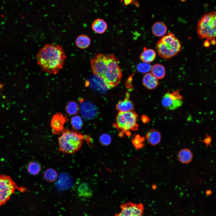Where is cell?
I'll use <instances>...</instances> for the list:
<instances>
[{
	"label": "cell",
	"instance_id": "cell-4",
	"mask_svg": "<svg viewBox=\"0 0 216 216\" xmlns=\"http://www.w3.org/2000/svg\"><path fill=\"white\" fill-rule=\"evenodd\" d=\"M58 139L59 150L63 153L72 154L77 151L82 144L83 137L74 130L65 129Z\"/></svg>",
	"mask_w": 216,
	"mask_h": 216
},
{
	"label": "cell",
	"instance_id": "cell-2",
	"mask_svg": "<svg viewBox=\"0 0 216 216\" xmlns=\"http://www.w3.org/2000/svg\"><path fill=\"white\" fill-rule=\"evenodd\" d=\"M66 58L62 47L53 44H45L36 56L37 63L41 69L53 74H57L62 68Z\"/></svg>",
	"mask_w": 216,
	"mask_h": 216
},
{
	"label": "cell",
	"instance_id": "cell-28",
	"mask_svg": "<svg viewBox=\"0 0 216 216\" xmlns=\"http://www.w3.org/2000/svg\"><path fill=\"white\" fill-rule=\"evenodd\" d=\"M99 140L101 143L104 146L108 145L110 143L111 140L110 136L106 134H102L100 136Z\"/></svg>",
	"mask_w": 216,
	"mask_h": 216
},
{
	"label": "cell",
	"instance_id": "cell-17",
	"mask_svg": "<svg viewBox=\"0 0 216 216\" xmlns=\"http://www.w3.org/2000/svg\"><path fill=\"white\" fill-rule=\"evenodd\" d=\"M193 157V154L188 149L184 148L181 150L178 154L179 161L183 164H187L190 162Z\"/></svg>",
	"mask_w": 216,
	"mask_h": 216
},
{
	"label": "cell",
	"instance_id": "cell-27",
	"mask_svg": "<svg viewBox=\"0 0 216 216\" xmlns=\"http://www.w3.org/2000/svg\"><path fill=\"white\" fill-rule=\"evenodd\" d=\"M144 140L143 137H141L139 135H136L133 140V142L136 148H140L144 146L143 142Z\"/></svg>",
	"mask_w": 216,
	"mask_h": 216
},
{
	"label": "cell",
	"instance_id": "cell-26",
	"mask_svg": "<svg viewBox=\"0 0 216 216\" xmlns=\"http://www.w3.org/2000/svg\"><path fill=\"white\" fill-rule=\"evenodd\" d=\"M152 66L148 63L143 62L139 64L137 66V70L142 73L146 74L150 71Z\"/></svg>",
	"mask_w": 216,
	"mask_h": 216
},
{
	"label": "cell",
	"instance_id": "cell-21",
	"mask_svg": "<svg viewBox=\"0 0 216 216\" xmlns=\"http://www.w3.org/2000/svg\"><path fill=\"white\" fill-rule=\"evenodd\" d=\"M80 108L78 104L74 101L69 102L66 107V110L67 113L70 115H74L79 112Z\"/></svg>",
	"mask_w": 216,
	"mask_h": 216
},
{
	"label": "cell",
	"instance_id": "cell-25",
	"mask_svg": "<svg viewBox=\"0 0 216 216\" xmlns=\"http://www.w3.org/2000/svg\"><path fill=\"white\" fill-rule=\"evenodd\" d=\"M71 124L74 129L78 130L81 128L83 125V122L80 116H76L71 118Z\"/></svg>",
	"mask_w": 216,
	"mask_h": 216
},
{
	"label": "cell",
	"instance_id": "cell-29",
	"mask_svg": "<svg viewBox=\"0 0 216 216\" xmlns=\"http://www.w3.org/2000/svg\"><path fill=\"white\" fill-rule=\"evenodd\" d=\"M201 141L204 142L206 144L207 147L208 146H211V142L212 141V137L208 135L207 134H206V136L204 137V139Z\"/></svg>",
	"mask_w": 216,
	"mask_h": 216
},
{
	"label": "cell",
	"instance_id": "cell-15",
	"mask_svg": "<svg viewBox=\"0 0 216 216\" xmlns=\"http://www.w3.org/2000/svg\"><path fill=\"white\" fill-rule=\"evenodd\" d=\"M152 31L154 36L158 37H163L166 33L167 27L164 22L158 21L152 25Z\"/></svg>",
	"mask_w": 216,
	"mask_h": 216
},
{
	"label": "cell",
	"instance_id": "cell-19",
	"mask_svg": "<svg viewBox=\"0 0 216 216\" xmlns=\"http://www.w3.org/2000/svg\"><path fill=\"white\" fill-rule=\"evenodd\" d=\"M156 57L155 51L152 49L144 50L140 56V59L143 62L150 63L154 61Z\"/></svg>",
	"mask_w": 216,
	"mask_h": 216
},
{
	"label": "cell",
	"instance_id": "cell-11",
	"mask_svg": "<svg viewBox=\"0 0 216 216\" xmlns=\"http://www.w3.org/2000/svg\"><path fill=\"white\" fill-rule=\"evenodd\" d=\"M81 115L86 118H92L96 115V107L88 102H82L80 106Z\"/></svg>",
	"mask_w": 216,
	"mask_h": 216
},
{
	"label": "cell",
	"instance_id": "cell-8",
	"mask_svg": "<svg viewBox=\"0 0 216 216\" xmlns=\"http://www.w3.org/2000/svg\"><path fill=\"white\" fill-rule=\"evenodd\" d=\"M179 92L180 90H178L165 94L162 99L163 106L170 110H175L181 106L183 104L184 100Z\"/></svg>",
	"mask_w": 216,
	"mask_h": 216
},
{
	"label": "cell",
	"instance_id": "cell-18",
	"mask_svg": "<svg viewBox=\"0 0 216 216\" xmlns=\"http://www.w3.org/2000/svg\"><path fill=\"white\" fill-rule=\"evenodd\" d=\"M151 73L157 79L163 78L165 75L164 66L160 64H156L152 66Z\"/></svg>",
	"mask_w": 216,
	"mask_h": 216
},
{
	"label": "cell",
	"instance_id": "cell-14",
	"mask_svg": "<svg viewBox=\"0 0 216 216\" xmlns=\"http://www.w3.org/2000/svg\"><path fill=\"white\" fill-rule=\"evenodd\" d=\"M146 138L150 144L154 146L158 144L160 142L161 139V135L158 131L152 129L147 133Z\"/></svg>",
	"mask_w": 216,
	"mask_h": 216
},
{
	"label": "cell",
	"instance_id": "cell-22",
	"mask_svg": "<svg viewBox=\"0 0 216 216\" xmlns=\"http://www.w3.org/2000/svg\"><path fill=\"white\" fill-rule=\"evenodd\" d=\"M44 176L45 179L48 182H53L57 179L58 174L55 170L52 168H48L44 172Z\"/></svg>",
	"mask_w": 216,
	"mask_h": 216
},
{
	"label": "cell",
	"instance_id": "cell-6",
	"mask_svg": "<svg viewBox=\"0 0 216 216\" xmlns=\"http://www.w3.org/2000/svg\"><path fill=\"white\" fill-rule=\"evenodd\" d=\"M138 116L134 111L119 112L114 125L122 132H128L137 130Z\"/></svg>",
	"mask_w": 216,
	"mask_h": 216
},
{
	"label": "cell",
	"instance_id": "cell-31",
	"mask_svg": "<svg viewBox=\"0 0 216 216\" xmlns=\"http://www.w3.org/2000/svg\"><path fill=\"white\" fill-rule=\"evenodd\" d=\"M206 43L205 42H204V46H206V47H208V46L209 44V42L208 41L207 43H206Z\"/></svg>",
	"mask_w": 216,
	"mask_h": 216
},
{
	"label": "cell",
	"instance_id": "cell-12",
	"mask_svg": "<svg viewBox=\"0 0 216 216\" xmlns=\"http://www.w3.org/2000/svg\"><path fill=\"white\" fill-rule=\"evenodd\" d=\"M142 82L145 87L150 90L155 88L159 84L158 79L151 73L145 74L142 79Z\"/></svg>",
	"mask_w": 216,
	"mask_h": 216
},
{
	"label": "cell",
	"instance_id": "cell-10",
	"mask_svg": "<svg viewBox=\"0 0 216 216\" xmlns=\"http://www.w3.org/2000/svg\"><path fill=\"white\" fill-rule=\"evenodd\" d=\"M66 116L62 113L57 112L53 116L51 122V127L53 134H62L65 129L64 125L68 121Z\"/></svg>",
	"mask_w": 216,
	"mask_h": 216
},
{
	"label": "cell",
	"instance_id": "cell-24",
	"mask_svg": "<svg viewBox=\"0 0 216 216\" xmlns=\"http://www.w3.org/2000/svg\"><path fill=\"white\" fill-rule=\"evenodd\" d=\"M27 170L30 174L35 175L38 174L40 171L41 166L38 162L33 161L28 164Z\"/></svg>",
	"mask_w": 216,
	"mask_h": 216
},
{
	"label": "cell",
	"instance_id": "cell-23",
	"mask_svg": "<svg viewBox=\"0 0 216 216\" xmlns=\"http://www.w3.org/2000/svg\"><path fill=\"white\" fill-rule=\"evenodd\" d=\"M79 194L82 196L89 197L92 195V192L86 183L81 184L78 188Z\"/></svg>",
	"mask_w": 216,
	"mask_h": 216
},
{
	"label": "cell",
	"instance_id": "cell-9",
	"mask_svg": "<svg viewBox=\"0 0 216 216\" xmlns=\"http://www.w3.org/2000/svg\"><path fill=\"white\" fill-rule=\"evenodd\" d=\"M121 212L114 216H143V207L141 204L128 202L122 204Z\"/></svg>",
	"mask_w": 216,
	"mask_h": 216
},
{
	"label": "cell",
	"instance_id": "cell-30",
	"mask_svg": "<svg viewBox=\"0 0 216 216\" xmlns=\"http://www.w3.org/2000/svg\"><path fill=\"white\" fill-rule=\"evenodd\" d=\"M134 0H124L123 3L124 5L127 6L132 3Z\"/></svg>",
	"mask_w": 216,
	"mask_h": 216
},
{
	"label": "cell",
	"instance_id": "cell-16",
	"mask_svg": "<svg viewBox=\"0 0 216 216\" xmlns=\"http://www.w3.org/2000/svg\"><path fill=\"white\" fill-rule=\"evenodd\" d=\"M92 27L93 30L98 34H103L106 30L107 25L106 22L101 18L96 19L93 22Z\"/></svg>",
	"mask_w": 216,
	"mask_h": 216
},
{
	"label": "cell",
	"instance_id": "cell-13",
	"mask_svg": "<svg viewBox=\"0 0 216 216\" xmlns=\"http://www.w3.org/2000/svg\"><path fill=\"white\" fill-rule=\"evenodd\" d=\"M129 94L127 93L124 99L118 102L116 107L119 112H126L133 111L134 109V105L132 102L129 99Z\"/></svg>",
	"mask_w": 216,
	"mask_h": 216
},
{
	"label": "cell",
	"instance_id": "cell-20",
	"mask_svg": "<svg viewBox=\"0 0 216 216\" xmlns=\"http://www.w3.org/2000/svg\"><path fill=\"white\" fill-rule=\"evenodd\" d=\"M75 43L76 46L79 48L85 49L90 45L91 40L88 36L85 34H81L77 38Z\"/></svg>",
	"mask_w": 216,
	"mask_h": 216
},
{
	"label": "cell",
	"instance_id": "cell-32",
	"mask_svg": "<svg viewBox=\"0 0 216 216\" xmlns=\"http://www.w3.org/2000/svg\"><path fill=\"white\" fill-rule=\"evenodd\" d=\"M181 0L182 1H184L185 0Z\"/></svg>",
	"mask_w": 216,
	"mask_h": 216
},
{
	"label": "cell",
	"instance_id": "cell-5",
	"mask_svg": "<svg viewBox=\"0 0 216 216\" xmlns=\"http://www.w3.org/2000/svg\"><path fill=\"white\" fill-rule=\"evenodd\" d=\"M196 29L200 39L212 40L216 38V10L203 15L198 22Z\"/></svg>",
	"mask_w": 216,
	"mask_h": 216
},
{
	"label": "cell",
	"instance_id": "cell-1",
	"mask_svg": "<svg viewBox=\"0 0 216 216\" xmlns=\"http://www.w3.org/2000/svg\"><path fill=\"white\" fill-rule=\"evenodd\" d=\"M90 64L92 72L108 88L116 87L120 82L122 71L113 54H98L91 59Z\"/></svg>",
	"mask_w": 216,
	"mask_h": 216
},
{
	"label": "cell",
	"instance_id": "cell-7",
	"mask_svg": "<svg viewBox=\"0 0 216 216\" xmlns=\"http://www.w3.org/2000/svg\"><path fill=\"white\" fill-rule=\"evenodd\" d=\"M17 189L22 192L27 190L25 188L18 186L10 176L0 175V206L4 204Z\"/></svg>",
	"mask_w": 216,
	"mask_h": 216
},
{
	"label": "cell",
	"instance_id": "cell-3",
	"mask_svg": "<svg viewBox=\"0 0 216 216\" xmlns=\"http://www.w3.org/2000/svg\"><path fill=\"white\" fill-rule=\"evenodd\" d=\"M182 49L180 40L171 32L162 37L157 42L156 46L158 54L164 59L174 57Z\"/></svg>",
	"mask_w": 216,
	"mask_h": 216
}]
</instances>
